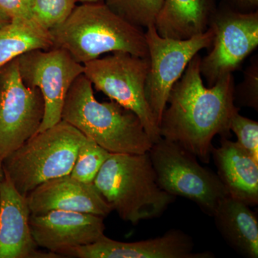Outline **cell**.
I'll list each match as a JSON object with an SVG mask.
<instances>
[{
  "label": "cell",
  "instance_id": "cell-1",
  "mask_svg": "<svg viewBox=\"0 0 258 258\" xmlns=\"http://www.w3.org/2000/svg\"><path fill=\"white\" fill-rule=\"evenodd\" d=\"M201 59L198 54L194 56L171 88L159 132L161 138L176 142L208 163L214 137H230L231 120L239 108L235 103L232 74L206 88L200 73Z\"/></svg>",
  "mask_w": 258,
  "mask_h": 258
},
{
  "label": "cell",
  "instance_id": "cell-2",
  "mask_svg": "<svg viewBox=\"0 0 258 258\" xmlns=\"http://www.w3.org/2000/svg\"><path fill=\"white\" fill-rule=\"evenodd\" d=\"M55 47L85 64L107 52L149 57L143 29L115 14L103 2L76 5L69 18L50 30Z\"/></svg>",
  "mask_w": 258,
  "mask_h": 258
},
{
  "label": "cell",
  "instance_id": "cell-3",
  "mask_svg": "<svg viewBox=\"0 0 258 258\" xmlns=\"http://www.w3.org/2000/svg\"><path fill=\"white\" fill-rule=\"evenodd\" d=\"M62 120L113 154H144L154 144L133 111L112 100L97 101L92 83L84 74L69 89Z\"/></svg>",
  "mask_w": 258,
  "mask_h": 258
},
{
  "label": "cell",
  "instance_id": "cell-4",
  "mask_svg": "<svg viewBox=\"0 0 258 258\" xmlns=\"http://www.w3.org/2000/svg\"><path fill=\"white\" fill-rule=\"evenodd\" d=\"M93 184L112 210L132 225L160 217L175 198L158 184L148 152L111 153Z\"/></svg>",
  "mask_w": 258,
  "mask_h": 258
},
{
  "label": "cell",
  "instance_id": "cell-5",
  "mask_svg": "<svg viewBox=\"0 0 258 258\" xmlns=\"http://www.w3.org/2000/svg\"><path fill=\"white\" fill-rule=\"evenodd\" d=\"M85 138L79 129L61 120L37 132L3 159L5 172L27 197L47 181L71 174Z\"/></svg>",
  "mask_w": 258,
  "mask_h": 258
},
{
  "label": "cell",
  "instance_id": "cell-6",
  "mask_svg": "<svg viewBox=\"0 0 258 258\" xmlns=\"http://www.w3.org/2000/svg\"><path fill=\"white\" fill-rule=\"evenodd\" d=\"M148 153L161 189L191 200L209 216L228 196L218 175L200 165L198 158L176 142L161 138Z\"/></svg>",
  "mask_w": 258,
  "mask_h": 258
},
{
  "label": "cell",
  "instance_id": "cell-7",
  "mask_svg": "<svg viewBox=\"0 0 258 258\" xmlns=\"http://www.w3.org/2000/svg\"><path fill=\"white\" fill-rule=\"evenodd\" d=\"M149 64V57L114 52L83 64V74L97 91L136 113L154 143L161 137L159 125L146 99Z\"/></svg>",
  "mask_w": 258,
  "mask_h": 258
},
{
  "label": "cell",
  "instance_id": "cell-8",
  "mask_svg": "<svg viewBox=\"0 0 258 258\" xmlns=\"http://www.w3.org/2000/svg\"><path fill=\"white\" fill-rule=\"evenodd\" d=\"M214 36L210 27L204 33L186 40L161 37L154 25L147 28L145 37L150 64L145 96L159 127L173 86L184 74L194 56L203 49L211 47Z\"/></svg>",
  "mask_w": 258,
  "mask_h": 258
},
{
  "label": "cell",
  "instance_id": "cell-9",
  "mask_svg": "<svg viewBox=\"0 0 258 258\" xmlns=\"http://www.w3.org/2000/svg\"><path fill=\"white\" fill-rule=\"evenodd\" d=\"M17 60L23 83L38 88L43 97L45 111L37 132L46 130L62 120L64 100L73 83L83 74V64L58 47L28 51Z\"/></svg>",
  "mask_w": 258,
  "mask_h": 258
},
{
  "label": "cell",
  "instance_id": "cell-10",
  "mask_svg": "<svg viewBox=\"0 0 258 258\" xmlns=\"http://www.w3.org/2000/svg\"><path fill=\"white\" fill-rule=\"evenodd\" d=\"M40 90L23 83L17 58L0 69V159L35 135L44 116Z\"/></svg>",
  "mask_w": 258,
  "mask_h": 258
},
{
  "label": "cell",
  "instance_id": "cell-11",
  "mask_svg": "<svg viewBox=\"0 0 258 258\" xmlns=\"http://www.w3.org/2000/svg\"><path fill=\"white\" fill-rule=\"evenodd\" d=\"M213 30L211 51L201 59L200 73L214 86L226 75L232 74L258 45V13L235 8L216 10L210 21ZM209 27V28H210Z\"/></svg>",
  "mask_w": 258,
  "mask_h": 258
},
{
  "label": "cell",
  "instance_id": "cell-12",
  "mask_svg": "<svg viewBox=\"0 0 258 258\" xmlns=\"http://www.w3.org/2000/svg\"><path fill=\"white\" fill-rule=\"evenodd\" d=\"M193 239L183 231L172 229L156 238L125 242L103 235L88 245L62 251L60 255L77 258H213L210 252H194Z\"/></svg>",
  "mask_w": 258,
  "mask_h": 258
},
{
  "label": "cell",
  "instance_id": "cell-13",
  "mask_svg": "<svg viewBox=\"0 0 258 258\" xmlns=\"http://www.w3.org/2000/svg\"><path fill=\"white\" fill-rule=\"evenodd\" d=\"M103 220L104 217L92 214L52 210L40 215L31 214L29 223L37 246L60 255L66 249L99 240L105 235Z\"/></svg>",
  "mask_w": 258,
  "mask_h": 258
},
{
  "label": "cell",
  "instance_id": "cell-14",
  "mask_svg": "<svg viewBox=\"0 0 258 258\" xmlns=\"http://www.w3.org/2000/svg\"><path fill=\"white\" fill-rule=\"evenodd\" d=\"M27 197L21 195L9 176L0 182V258H58L39 250L30 230Z\"/></svg>",
  "mask_w": 258,
  "mask_h": 258
},
{
  "label": "cell",
  "instance_id": "cell-15",
  "mask_svg": "<svg viewBox=\"0 0 258 258\" xmlns=\"http://www.w3.org/2000/svg\"><path fill=\"white\" fill-rule=\"evenodd\" d=\"M27 200L33 215L64 210L106 217L113 211L93 183L81 182L70 174L40 184L29 194Z\"/></svg>",
  "mask_w": 258,
  "mask_h": 258
},
{
  "label": "cell",
  "instance_id": "cell-16",
  "mask_svg": "<svg viewBox=\"0 0 258 258\" xmlns=\"http://www.w3.org/2000/svg\"><path fill=\"white\" fill-rule=\"evenodd\" d=\"M212 157L227 195L246 205L258 204V161L237 143L222 137Z\"/></svg>",
  "mask_w": 258,
  "mask_h": 258
},
{
  "label": "cell",
  "instance_id": "cell-17",
  "mask_svg": "<svg viewBox=\"0 0 258 258\" xmlns=\"http://www.w3.org/2000/svg\"><path fill=\"white\" fill-rule=\"evenodd\" d=\"M216 0H163L155 27L161 37L186 40L208 30Z\"/></svg>",
  "mask_w": 258,
  "mask_h": 258
},
{
  "label": "cell",
  "instance_id": "cell-18",
  "mask_svg": "<svg viewBox=\"0 0 258 258\" xmlns=\"http://www.w3.org/2000/svg\"><path fill=\"white\" fill-rule=\"evenodd\" d=\"M212 217L217 230L234 250L245 257H258L257 217L249 205L227 196Z\"/></svg>",
  "mask_w": 258,
  "mask_h": 258
},
{
  "label": "cell",
  "instance_id": "cell-19",
  "mask_svg": "<svg viewBox=\"0 0 258 258\" xmlns=\"http://www.w3.org/2000/svg\"><path fill=\"white\" fill-rule=\"evenodd\" d=\"M53 47L50 30L32 18L13 19L0 28V69L28 51Z\"/></svg>",
  "mask_w": 258,
  "mask_h": 258
},
{
  "label": "cell",
  "instance_id": "cell-20",
  "mask_svg": "<svg viewBox=\"0 0 258 258\" xmlns=\"http://www.w3.org/2000/svg\"><path fill=\"white\" fill-rule=\"evenodd\" d=\"M115 14L140 28L155 25L163 0H103Z\"/></svg>",
  "mask_w": 258,
  "mask_h": 258
},
{
  "label": "cell",
  "instance_id": "cell-21",
  "mask_svg": "<svg viewBox=\"0 0 258 258\" xmlns=\"http://www.w3.org/2000/svg\"><path fill=\"white\" fill-rule=\"evenodd\" d=\"M111 153L86 137L78 152L70 176L83 183L93 184L98 171Z\"/></svg>",
  "mask_w": 258,
  "mask_h": 258
},
{
  "label": "cell",
  "instance_id": "cell-22",
  "mask_svg": "<svg viewBox=\"0 0 258 258\" xmlns=\"http://www.w3.org/2000/svg\"><path fill=\"white\" fill-rule=\"evenodd\" d=\"M78 0H34L32 18L47 30H53L69 18Z\"/></svg>",
  "mask_w": 258,
  "mask_h": 258
},
{
  "label": "cell",
  "instance_id": "cell-23",
  "mask_svg": "<svg viewBox=\"0 0 258 258\" xmlns=\"http://www.w3.org/2000/svg\"><path fill=\"white\" fill-rule=\"evenodd\" d=\"M230 131L237 137V143L254 160L258 161V123L235 113L230 123Z\"/></svg>",
  "mask_w": 258,
  "mask_h": 258
},
{
  "label": "cell",
  "instance_id": "cell-24",
  "mask_svg": "<svg viewBox=\"0 0 258 258\" xmlns=\"http://www.w3.org/2000/svg\"><path fill=\"white\" fill-rule=\"evenodd\" d=\"M253 62L247 68L244 73V79L239 87H235L234 98L235 103L239 106L249 107L258 110V64L257 58H253Z\"/></svg>",
  "mask_w": 258,
  "mask_h": 258
},
{
  "label": "cell",
  "instance_id": "cell-25",
  "mask_svg": "<svg viewBox=\"0 0 258 258\" xmlns=\"http://www.w3.org/2000/svg\"><path fill=\"white\" fill-rule=\"evenodd\" d=\"M34 0H0V10L10 19L32 18Z\"/></svg>",
  "mask_w": 258,
  "mask_h": 258
},
{
  "label": "cell",
  "instance_id": "cell-26",
  "mask_svg": "<svg viewBox=\"0 0 258 258\" xmlns=\"http://www.w3.org/2000/svg\"><path fill=\"white\" fill-rule=\"evenodd\" d=\"M234 8L242 12H253L257 10L258 0H231Z\"/></svg>",
  "mask_w": 258,
  "mask_h": 258
},
{
  "label": "cell",
  "instance_id": "cell-27",
  "mask_svg": "<svg viewBox=\"0 0 258 258\" xmlns=\"http://www.w3.org/2000/svg\"><path fill=\"white\" fill-rule=\"evenodd\" d=\"M11 20L0 10V28L10 23Z\"/></svg>",
  "mask_w": 258,
  "mask_h": 258
},
{
  "label": "cell",
  "instance_id": "cell-28",
  "mask_svg": "<svg viewBox=\"0 0 258 258\" xmlns=\"http://www.w3.org/2000/svg\"><path fill=\"white\" fill-rule=\"evenodd\" d=\"M5 178V171L3 168V161L0 159V182L4 179Z\"/></svg>",
  "mask_w": 258,
  "mask_h": 258
},
{
  "label": "cell",
  "instance_id": "cell-29",
  "mask_svg": "<svg viewBox=\"0 0 258 258\" xmlns=\"http://www.w3.org/2000/svg\"><path fill=\"white\" fill-rule=\"evenodd\" d=\"M81 3H100V2H103V0H78Z\"/></svg>",
  "mask_w": 258,
  "mask_h": 258
}]
</instances>
